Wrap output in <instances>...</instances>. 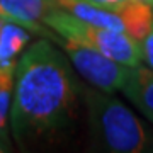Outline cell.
<instances>
[{
  "label": "cell",
  "mask_w": 153,
  "mask_h": 153,
  "mask_svg": "<svg viewBox=\"0 0 153 153\" xmlns=\"http://www.w3.org/2000/svg\"><path fill=\"white\" fill-rule=\"evenodd\" d=\"M61 44L66 55L70 56L73 66L78 70V73L95 88L107 94L123 88L129 73V66L121 65L112 58L99 53L97 49L85 46V44H78L73 41H66V39L61 41Z\"/></svg>",
  "instance_id": "obj_4"
},
{
  "label": "cell",
  "mask_w": 153,
  "mask_h": 153,
  "mask_svg": "<svg viewBox=\"0 0 153 153\" xmlns=\"http://www.w3.org/2000/svg\"><path fill=\"white\" fill-rule=\"evenodd\" d=\"M27 31L14 22L4 21L0 29V66H16V56L29 43Z\"/></svg>",
  "instance_id": "obj_9"
},
{
  "label": "cell",
  "mask_w": 153,
  "mask_h": 153,
  "mask_svg": "<svg viewBox=\"0 0 153 153\" xmlns=\"http://www.w3.org/2000/svg\"><path fill=\"white\" fill-rule=\"evenodd\" d=\"M51 4L53 0H0V17L22 27L41 31L39 22Z\"/></svg>",
  "instance_id": "obj_5"
},
{
  "label": "cell",
  "mask_w": 153,
  "mask_h": 153,
  "mask_svg": "<svg viewBox=\"0 0 153 153\" xmlns=\"http://www.w3.org/2000/svg\"><path fill=\"white\" fill-rule=\"evenodd\" d=\"M16 90L10 107L12 133L21 146L58 136L76 111V83L61 53L38 41L16 65Z\"/></svg>",
  "instance_id": "obj_1"
},
{
  "label": "cell",
  "mask_w": 153,
  "mask_h": 153,
  "mask_svg": "<svg viewBox=\"0 0 153 153\" xmlns=\"http://www.w3.org/2000/svg\"><path fill=\"white\" fill-rule=\"evenodd\" d=\"M143 2H146L148 5H152V7H153V0H143Z\"/></svg>",
  "instance_id": "obj_14"
},
{
  "label": "cell",
  "mask_w": 153,
  "mask_h": 153,
  "mask_svg": "<svg viewBox=\"0 0 153 153\" xmlns=\"http://www.w3.org/2000/svg\"><path fill=\"white\" fill-rule=\"evenodd\" d=\"M16 66H0V134H7V116L10 111Z\"/></svg>",
  "instance_id": "obj_10"
},
{
  "label": "cell",
  "mask_w": 153,
  "mask_h": 153,
  "mask_svg": "<svg viewBox=\"0 0 153 153\" xmlns=\"http://www.w3.org/2000/svg\"><path fill=\"white\" fill-rule=\"evenodd\" d=\"M2 24H4V19H2V17H0V29H2Z\"/></svg>",
  "instance_id": "obj_15"
},
{
  "label": "cell",
  "mask_w": 153,
  "mask_h": 153,
  "mask_svg": "<svg viewBox=\"0 0 153 153\" xmlns=\"http://www.w3.org/2000/svg\"><path fill=\"white\" fill-rule=\"evenodd\" d=\"M111 10L119 16V19L124 24L126 33L133 39H136L138 43H141L153 22L152 5H148L143 0H123Z\"/></svg>",
  "instance_id": "obj_7"
},
{
  "label": "cell",
  "mask_w": 153,
  "mask_h": 153,
  "mask_svg": "<svg viewBox=\"0 0 153 153\" xmlns=\"http://www.w3.org/2000/svg\"><path fill=\"white\" fill-rule=\"evenodd\" d=\"M85 2H90V4L99 5V7H105V9H112L117 4H121L123 0H85Z\"/></svg>",
  "instance_id": "obj_12"
},
{
  "label": "cell",
  "mask_w": 153,
  "mask_h": 153,
  "mask_svg": "<svg viewBox=\"0 0 153 153\" xmlns=\"http://www.w3.org/2000/svg\"><path fill=\"white\" fill-rule=\"evenodd\" d=\"M150 152H153V141H152V146H150Z\"/></svg>",
  "instance_id": "obj_16"
},
{
  "label": "cell",
  "mask_w": 153,
  "mask_h": 153,
  "mask_svg": "<svg viewBox=\"0 0 153 153\" xmlns=\"http://www.w3.org/2000/svg\"><path fill=\"white\" fill-rule=\"evenodd\" d=\"M43 22L51 29H55L63 39L90 46L121 65L131 68L140 65L141 61L140 43L133 39L128 33L88 24L60 7L48 9V12L43 17Z\"/></svg>",
  "instance_id": "obj_3"
},
{
  "label": "cell",
  "mask_w": 153,
  "mask_h": 153,
  "mask_svg": "<svg viewBox=\"0 0 153 153\" xmlns=\"http://www.w3.org/2000/svg\"><path fill=\"white\" fill-rule=\"evenodd\" d=\"M140 48H141V60L146 61L148 66L153 70V22H152V27H150L148 34L140 43Z\"/></svg>",
  "instance_id": "obj_11"
},
{
  "label": "cell",
  "mask_w": 153,
  "mask_h": 153,
  "mask_svg": "<svg viewBox=\"0 0 153 153\" xmlns=\"http://www.w3.org/2000/svg\"><path fill=\"white\" fill-rule=\"evenodd\" d=\"M92 134L100 148L114 153L145 150L146 133L138 117L121 100L97 90H85Z\"/></svg>",
  "instance_id": "obj_2"
},
{
  "label": "cell",
  "mask_w": 153,
  "mask_h": 153,
  "mask_svg": "<svg viewBox=\"0 0 153 153\" xmlns=\"http://www.w3.org/2000/svg\"><path fill=\"white\" fill-rule=\"evenodd\" d=\"M126 97L141 111L150 121H153V70L145 66H131L128 78L123 85Z\"/></svg>",
  "instance_id": "obj_6"
},
{
  "label": "cell",
  "mask_w": 153,
  "mask_h": 153,
  "mask_svg": "<svg viewBox=\"0 0 153 153\" xmlns=\"http://www.w3.org/2000/svg\"><path fill=\"white\" fill-rule=\"evenodd\" d=\"M10 141H9V138L7 134H0V153L4 152H10Z\"/></svg>",
  "instance_id": "obj_13"
},
{
  "label": "cell",
  "mask_w": 153,
  "mask_h": 153,
  "mask_svg": "<svg viewBox=\"0 0 153 153\" xmlns=\"http://www.w3.org/2000/svg\"><path fill=\"white\" fill-rule=\"evenodd\" d=\"M53 2L60 9L70 12L71 16L78 17L80 21H85L88 24H94V26H100V27H107V29L126 33L123 21L111 9L94 5V4L85 2V0H53Z\"/></svg>",
  "instance_id": "obj_8"
}]
</instances>
